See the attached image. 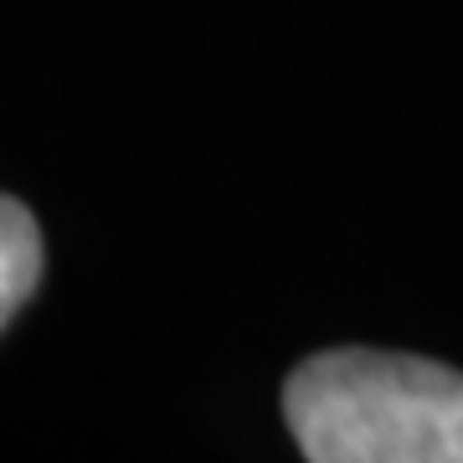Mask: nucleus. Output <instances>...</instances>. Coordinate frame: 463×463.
<instances>
[{
	"instance_id": "nucleus-2",
	"label": "nucleus",
	"mask_w": 463,
	"mask_h": 463,
	"mask_svg": "<svg viewBox=\"0 0 463 463\" xmlns=\"http://www.w3.org/2000/svg\"><path fill=\"white\" fill-rule=\"evenodd\" d=\"M42 283V232L16 196L0 201V319L11 325Z\"/></svg>"
},
{
	"instance_id": "nucleus-1",
	"label": "nucleus",
	"mask_w": 463,
	"mask_h": 463,
	"mask_svg": "<svg viewBox=\"0 0 463 463\" xmlns=\"http://www.w3.org/2000/svg\"><path fill=\"white\" fill-rule=\"evenodd\" d=\"M283 417L309 463H463V371L422 355H309L283 381Z\"/></svg>"
}]
</instances>
